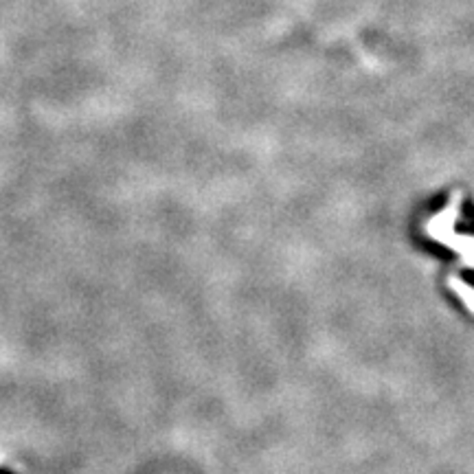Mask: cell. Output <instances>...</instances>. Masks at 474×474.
I'll use <instances>...</instances> for the list:
<instances>
[{
  "label": "cell",
  "instance_id": "6da1fadb",
  "mask_svg": "<svg viewBox=\"0 0 474 474\" xmlns=\"http://www.w3.org/2000/svg\"><path fill=\"white\" fill-rule=\"evenodd\" d=\"M450 288H453L457 295H459V299L464 301L466 306L474 312V290L470 286H466L461 279H455V277H450Z\"/></svg>",
  "mask_w": 474,
  "mask_h": 474
},
{
  "label": "cell",
  "instance_id": "7a4b0ae2",
  "mask_svg": "<svg viewBox=\"0 0 474 474\" xmlns=\"http://www.w3.org/2000/svg\"><path fill=\"white\" fill-rule=\"evenodd\" d=\"M0 474H16V472H11L9 468H0Z\"/></svg>",
  "mask_w": 474,
  "mask_h": 474
}]
</instances>
